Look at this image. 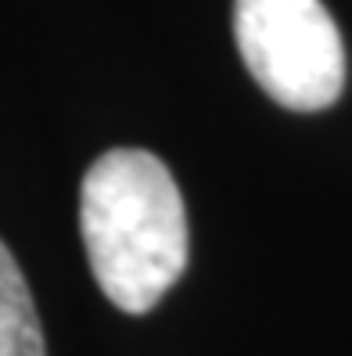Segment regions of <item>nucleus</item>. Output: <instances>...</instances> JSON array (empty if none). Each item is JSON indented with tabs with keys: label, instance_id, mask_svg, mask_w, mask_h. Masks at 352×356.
Masks as SVG:
<instances>
[{
	"label": "nucleus",
	"instance_id": "1",
	"mask_svg": "<svg viewBox=\"0 0 352 356\" xmlns=\"http://www.w3.org/2000/svg\"><path fill=\"white\" fill-rule=\"evenodd\" d=\"M94 281L122 313H148L187 270V209L158 155L112 148L79 187Z\"/></svg>",
	"mask_w": 352,
	"mask_h": 356
},
{
	"label": "nucleus",
	"instance_id": "2",
	"mask_svg": "<svg viewBox=\"0 0 352 356\" xmlns=\"http://www.w3.org/2000/svg\"><path fill=\"white\" fill-rule=\"evenodd\" d=\"M234 40L252 79L292 112H324L345 87V47L320 0H234Z\"/></svg>",
	"mask_w": 352,
	"mask_h": 356
},
{
	"label": "nucleus",
	"instance_id": "3",
	"mask_svg": "<svg viewBox=\"0 0 352 356\" xmlns=\"http://www.w3.org/2000/svg\"><path fill=\"white\" fill-rule=\"evenodd\" d=\"M0 356H47L29 284L4 241H0Z\"/></svg>",
	"mask_w": 352,
	"mask_h": 356
}]
</instances>
